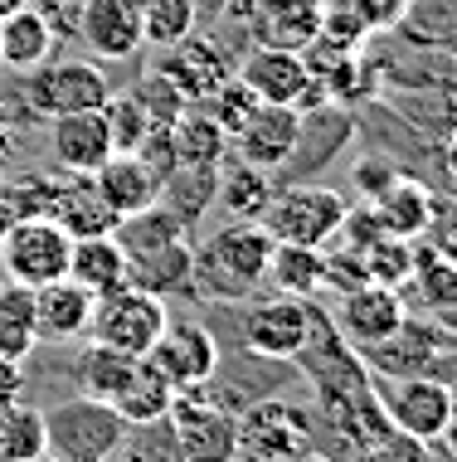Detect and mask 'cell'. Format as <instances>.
<instances>
[{"instance_id":"6da1fadb","label":"cell","mask_w":457,"mask_h":462,"mask_svg":"<svg viewBox=\"0 0 457 462\" xmlns=\"http://www.w3.org/2000/svg\"><path fill=\"white\" fill-rule=\"evenodd\" d=\"M268 263H273V234L258 219H233L195 248L190 287L200 297L243 302V297H253L268 282Z\"/></svg>"},{"instance_id":"7a4b0ae2","label":"cell","mask_w":457,"mask_h":462,"mask_svg":"<svg viewBox=\"0 0 457 462\" xmlns=\"http://www.w3.org/2000/svg\"><path fill=\"white\" fill-rule=\"evenodd\" d=\"M127 433V419L107 399L73 394L44 409V457L54 462H107Z\"/></svg>"},{"instance_id":"3957f363","label":"cell","mask_w":457,"mask_h":462,"mask_svg":"<svg viewBox=\"0 0 457 462\" xmlns=\"http://www.w3.org/2000/svg\"><path fill=\"white\" fill-rule=\"evenodd\" d=\"M316 448V423L292 399H253L239 409V457L243 462H306Z\"/></svg>"},{"instance_id":"277c9868","label":"cell","mask_w":457,"mask_h":462,"mask_svg":"<svg viewBox=\"0 0 457 462\" xmlns=\"http://www.w3.org/2000/svg\"><path fill=\"white\" fill-rule=\"evenodd\" d=\"M170 311L156 292H146L137 282H122L113 292L93 297V317H88V341L113 346L127 356H146L156 346V336L166 331Z\"/></svg>"},{"instance_id":"5b68a950","label":"cell","mask_w":457,"mask_h":462,"mask_svg":"<svg viewBox=\"0 0 457 462\" xmlns=\"http://www.w3.org/2000/svg\"><path fill=\"white\" fill-rule=\"evenodd\" d=\"M345 195L331 185H288L273 190V205L263 209V229L273 234V244H306V248H326V239L341 234L345 219Z\"/></svg>"},{"instance_id":"8992f818","label":"cell","mask_w":457,"mask_h":462,"mask_svg":"<svg viewBox=\"0 0 457 462\" xmlns=\"http://www.w3.org/2000/svg\"><path fill=\"white\" fill-rule=\"evenodd\" d=\"M73 234H64L49 215H20L0 234V268L20 287H44L54 278H69Z\"/></svg>"},{"instance_id":"52a82bcc","label":"cell","mask_w":457,"mask_h":462,"mask_svg":"<svg viewBox=\"0 0 457 462\" xmlns=\"http://www.w3.org/2000/svg\"><path fill=\"white\" fill-rule=\"evenodd\" d=\"M107 93H113L107 73L97 64H88V59H54L49 54L44 64L30 69V79H24V107L44 122L69 117V112L103 107Z\"/></svg>"},{"instance_id":"ba28073f","label":"cell","mask_w":457,"mask_h":462,"mask_svg":"<svg viewBox=\"0 0 457 462\" xmlns=\"http://www.w3.org/2000/svg\"><path fill=\"white\" fill-rule=\"evenodd\" d=\"M170 429L185 462H233L239 457V414L205 390H185L170 399Z\"/></svg>"},{"instance_id":"9c48e42d","label":"cell","mask_w":457,"mask_h":462,"mask_svg":"<svg viewBox=\"0 0 457 462\" xmlns=\"http://www.w3.org/2000/svg\"><path fill=\"white\" fill-rule=\"evenodd\" d=\"M146 360L166 374V384L176 394L205 390L219 370V341L209 327H200V321H166V331L156 336V346L146 351Z\"/></svg>"},{"instance_id":"30bf717a","label":"cell","mask_w":457,"mask_h":462,"mask_svg":"<svg viewBox=\"0 0 457 462\" xmlns=\"http://www.w3.org/2000/svg\"><path fill=\"white\" fill-rule=\"evenodd\" d=\"M379 409H385L394 433H409L418 443H438L452 423V399L434 374H404V380H394L385 399H379Z\"/></svg>"},{"instance_id":"8fae6325","label":"cell","mask_w":457,"mask_h":462,"mask_svg":"<svg viewBox=\"0 0 457 462\" xmlns=\"http://www.w3.org/2000/svg\"><path fill=\"white\" fill-rule=\"evenodd\" d=\"M73 34L83 40V49L93 59L127 64L146 44L142 40V5L137 0H83L78 20H73Z\"/></svg>"},{"instance_id":"7c38bea8","label":"cell","mask_w":457,"mask_h":462,"mask_svg":"<svg viewBox=\"0 0 457 462\" xmlns=\"http://www.w3.org/2000/svg\"><path fill=\"white\" fill-rule=\"evenodd\" d=\"M306 336H312V307L302 297H268L243 317V346L263 360H297Z\"/></svg>"},{"instance_id":"4fadbf2b","label":"cell","mask_w":457,"mask_h":462,"mask_svg":"<svg viewBox=\"0 0 457 462\" xmlns=\"http://www.w3.org/2000/svg\"><path fill=\"white\" fill-rule=\"evenodd\" d=\"M404 302H399V287H385V282H355L341 292V307H336V327H341V341L351 351H365V346L385 341L389 331L404 327Z\"/></svg>"},{"instance_id":"5bb4252c","label":"cell","mask_w":457,"mask_h":462,"mask_svg":"<svg viewBox=\"0 0 457 462\" xmlns=\"http://www.w3.org/2000/svg\"><path fill=\"white\" fill-rule=\"evenodd\" d=\"M297 132H302V112H297V107L258 103V107H253V117L243 122V127L233 132L229 142H233V152H239L243 166L278 171V166H288L292 146H297Z\"/></svg>"},{"instance_id":"9a60e30c","label":"cell","mask_w":457,"mask_h":462,"mask_svg":"<svg viewBox=\"0 0 457 462\" xmlns=\"http://www.w3.org/2000/svg\"><path fill=\"white\" fill-rule=\"evenodd\" d=\"M40 215H49L64 234H73V239H93V234H113L117 229V215L103 205L93 176L40 180Z\"/></svg>"},{"instance_id":"2e32d148","label":"cell","mask_w":457,"mask_h":462,"mask_svg":"<svg viewBox=\"0 0 457 462\" xmlns=\"http://www.w3.org/2000/svg\"><path fill=\"white\" fill-rule=\"evenodd\" d=\"M49 152H54V161L69 171V176H93L107 156H117L103 107L54 117V122H49Z\"/></svg>"},{"instance_id":"e0dca14e","label":"cell","mask_w":457,"mask_h":462,"mask_svg":"<svg viewBox=\"0 0 457 462\" xmlns=\"http://www.w3.org/2000/svg\"><path fill=\"white\" fill-rule=\"evenodd\" d=\"M355 356L365 360V370L389 374V380L428 374V370H434V360L443 356V331L428 327V321H409V317H404L399 331H389L385 341L365 346V351H355Z\"/></svg>"},{"instance_id":"ac0fdd59","label":"cell","mask_w":457,"mask_h":462,"mask_svg":"<svg viewBox=\"0 0 457 462\" xmlns=\"http://www.w3.org/2000/svg\"><path fill=\"white\" fill-rule=\"evenodd\" d=\"M239 79L249 83V93L258 103H282V107H297V97L306 93V83H312V64H306L302 49H253L249 59H243Z\"/></svg>"},{"instance_id":"d6986e66","label":"cell","mask_w":457,"mask_h":462,"mask_svg":"<svg viewBox=\"0 0 457 462\" xmlns=\"http://www.w3.org/2000/svg\"><path fill=\"white\" fill-rule=\"evenodd\" d=\"M190 268H195V244L190 234H170V239L132 244L127 248V282L146 292H190Z\"/></svg>"},{"instance_id":"ffe728a7","label":"cell","mask_w":457,"mask_h":462,"mask_svg":"<svg viewBox=\"0 0 457 462\" xmlns=\"http://www.w3.org/2000/svg\"><path fill=\"white\" fill-rule=\"evenodd\" d=\"M93 185H97L103 205L113 209L117 219L151 209V205H156V195H160V176H156L151 166H146L137 152H117V156H107L103 166L93 171Z\"/></svg>"},{"instance_id":"44dd1931","label":"cell","mask_w":457,"mask_h":462,"mask_svg":"<svg viewBox=\"0 0 457 462\" xmlns=\"http://www.w3.org/2000/svg\"><path fill=\"white\" fill-rule=\"evenodd\" d=\"M93 317V292H83L73 278H54L44 287H34V336L40 341H78L88 336Z\"/></svg>"},{"instance_id":"7402d4cb","label":"cell","mask_w":457,"mask_h":462,"mask_svg":"<svg viewBox=\"0 0 457 462\" xmlns=\"http://www.w3.org/2000/svg\"><path fill=\"white\" fill-rule=\"evenodd\" d=\"M160 73L180 88L185 103H205V97L215 93L233 69H229V59H224V49H219V44L200 40V34H185L180 44H170V59L160 64Z\"/></svg>"},{"instance_id":"603a6c76","label":"cell","mask_w":457,"mask_h":462,"mask_svg":"<svg viewBox=\"0 0 457 462\" xmlns=\"http://www.w3.org/2000/svg\"><path fill=\"white\" fill-rule=\"evenodd\" d=\"M258 40L273 49H306L321 34L326 0H253Z\"/></svg>"},{"instance_id":"cb8c5ba5","label":"cell","mask_w":457,"mask_h":462,"mask_svg":"<svg viewBox=\"0 0 457 462\" xmlns=\"http://www.w3.org/2000/svg\"><path fill=\"white\" fill-rule=\"evenodd\" d=\"M54 54V24H49L34 5H15L10 15H0V64L30 73Z\"/></svg>"},{"instance_id":"d4e9b609","label":"cell","mask_w":457,"mask_h":462,"mask_svg":"<svg viewBox=\"0 0 457 462\" xmlns=\"http://www.w3.org/2000/svg\"><path fill=\"white\" fill-rule=\"evenodd\" d=\"M69 278L83 292L103 297L113 287L127 282V248L117 244V234H93V239H73V258H69Z\"/></svg>"},{"instance_id":"484cf974","label":"cell","mask_w":457,"mask_h":462,"mask_svg":"<svg viewBox=\"0 0 457 462\" xmlns=\"http://www.w3.org/2000/svg\"><path fill=\"white\" fill-rule=\"evenodd\" d=\"M375 215H379V229L394 234V239H414L434 224V190L418 185L409 176H399L385 195L375 199Z\"/></svg>"},{"instance_id":"4316f807","label":"cell","mask_w":457,"mask_h":462,"mask_svg":"<svg viewBox=\"0 0 457 462\" xmlns=\"http://www.w3.org/2000/svg\"><path fill=\"white\" fill-rule=\"evenodd\" d=\"M215 190H219V166H176L166 180H160V205L176 215L185 229H195L209 205H215Z\"/></svg>"},{"instance_id":"83f0119b","label":"cell","mask_w":457,"mask_h":462,"mask_svg":"<svg viewBox=\"0 0 457 462\" xmlns=\"http://www.w3.org/2000/svg\"><path fill=\"white\" fill-rule=\"evenodd\" d=\"M268 282L278 287L282 297H312L326 287V254L306 244H273V263H268Z\"/></svg>"},{"instance_id":"f1b7e54d","label":"cell","mask_w":457,"mask_h":462,"mask_svg":"<svg viewBox=\"0 0 457 462\" xmlns=\"http://www.w3.org/2000/svg\"><path fill=\"white\" fill-rule=\"evenodd\" d=\"M170 399H176V390L166 384V374H160L151 360H137V370L127 374V384L113 394V409L127 423H151V419H166L170 414Z\"/></svg>"},{"instance_id":"f546056e","label":"cell","mask_w":457,"mask_h":462,"mask_svg":"<svg viewBox=\"0 0 457 462\" xmlns=\"http://www.w3.org/2000/svg\"><path fill=\"white\" fill-rule=\"evenodd\" d=\"M40 346L34 336V287L5 282L0 287V356L24 365V356Z\"/></svg>"},{"instance_id":"4dcf8cb0","label":"cell","mask_w":457,"mask_h":462,"mask_svg":"<svg viewBox=\"0 0 457 462\" xmlns=\"http://www.w3.org/2000/svg\"><path fill=\"white\" fill-rule=\"evenodd\" d=\"M170 146H176V166H219L229 152V136L209 122V112H190L185 107L170 122Z\"/></svg>"},{"instance_id":"1f68e13d","label":"cell","mask_w":457,"mask_h":462,"mask_svg":"<svg viewBox=\"0 0 457 462\" xmlns=\"http://www.w3.org/2000/svg\"><path fill=\"white\" fill-rule=\"evenodd\" d=\"M44 457V409L10 399L0 404V462H34Z\"/></svg>"},{"instance_id":"d6a6232c","label":"cell","mask_w":457,"mask_h":462,"mask_svg":"<svg viewBox=\"0 0 457 462\" xmlns=\"http://www.w3.org/2000/svg\"><path fill=\"white\" fill-rule=\"evenodd\" d=\"M273 176L258 166H233L229 176H219V190H215V205H224V215L233 219H263V209L273 205Z\"/></svg>"},{"instance_id":"836d02e7","label":"cell","mask_w":457,"mask_h":462,"mask_svg":"<svg viewBox=\"0 0 457 462\" xmlns=\"http://www.w3.org/2000/svg\"><path fill=\"white\" fill-rule=\"evenodd\" d=\"M137 360L142 356H127V351H113V346L88 341V351L78 356V384H83V394L107 399V404H113V394L127 384V374L137 370Z\"/></svg>"},{"instance_id":"e575fe53","label":"cell","mask_w":457,"mask_h":462,"mask_svg":"<svg viewBox=\"0 0 457 462\" xmlns=\"http://www.w3.org/2000/svg\"><path fill=\"white\" fill-rule=\"evenodd\" d=\"M107 462H185V453L176 443L170 419H151V423H127V433H122V443L113 448Z\"/></svg>"},{"instance_id":"d590c367","label":"cell","mask_w":457,"mask_h":462,"mask_svg":"<svg viewBox=\"0 0 457 462\" xmlns=\"http://www.w3.org/2000/svg\"><path fill=\"white\" fill-rule=\"evenodd\" d=\"M137 5H142V40L156 49L180 44L185 34H195V20H200L195 0H137Z\"/></svg>"},{"instance_id":"8d00e7d4","label":"cell","mask_w":457,"mask_h":462,"mask_svg":"<svg viewBox=\"0 0 457 462\" xmlns=\"http://www.w3.org/2000/svg\"><path fill=\"white\" fill-rule=\"evenodd\" d=\"M361 263H365V278L370 282L404 287V282L414 278V248H409V239H394V234H385V239H375V244L361 248Z\"/></svg>"},{"instance_id":"74e56055","label":"cell","mask_w":457,"mask_h":462,"mask_svg":"<svg viewBox=\"0 0 457 462\" xmlns=\"http://www.w3.org/2000/svg\"><path fill=\"white\" fill-rule=\"evenodd\" d=\"M127 93H132V103L146 112V122H151V127H170V122H176L180 112L190 107V103L180 97V88H176V83H170L160 69H151L146 79H137Z\"/></svg>"},{"instance_id":"f35d334b","label":"cell","mask_w":457,"mask_h":462,"mask_svg":"<svg viewBox=\"0 0 457 462\" xmlns=\"http://www.w3.org/2000/svg\"><path fill=\"white\" fill-rule=\"evenodd\" d=\"M253 107H258V97L249 93V83L239 79V73H229L224 83H219L215 93H209V122H215L224 136H233L243 127V122L253 117Z\"/></svg>"},{"instance_id":"ab89813d","label":"cell","mask_w":457,"mask_h":462,"mask_svg":"<svg viewBox=\"0 0 457 462\" xmlns=\"http://www.w3.org/2000/svg\"><path fill=\"white\" fill-rule=\"evenodd\" d=\"M103 117H107V132H113V152H137L142 136L151 132L146 112H142L137 103H132V93H107Z\"/></svg>"},{"instance_id":"60d3db41","label":"cell","mask_w":457,"mask_h":462,"mask_svg":"<svg viewBox=\"0 0 457 462\" xmlns=\"http://www.w3.org/2000/svg\"><path fill=\"white\" fill-rule=\"evenodd\" d=\"M434 443H418L409 439V433H385V439H375L370 448H361V453H351L345 462H434V453H428Z\"/></svg>"},{"instance_id":"b9f144b4","label":"cell","mask_w":457,"mask_h":462,"mask_svg":"<svg viewBox=\"0 0 457 462\" xmlns=\"http://www.w3.org/2000/svg\"><path fill=\"white\" fill-rule=\"evenodd\" d=\"M394 180H399V171H394L389 161H379V156H370V161H361V166H355V190L370 195V199H379Z\"/></svg>"},{"instance_id":"7bdbcfd3","label":"cell","mask_w":457,"mask_h":462,"mask_svg":"<svg viewBox=\"0 0 457 462\" xmlns=\"http://www.w3.org/2000/svg\"><path fill=\"white\" fill-rule=\"evenodd\" d=\"M345 5L355 10V20H361L365 30L370 24H394L404 15V0H345Z\"/></svg>"},{"instance_id":"ee69618b","label":"cell","mask_w":457,"mask_h":462,"mask_svg":"<svg viewBox=\"0 0 457 462\" xmlns=\"http://www.w3.org/2000/svg\"><path fill=\"white\" fill-rule=\"evenodd\" d=\"M24 394V370L15 365V360L0 356V404H10V399Z\"/></svg>"},{"instance_id":"f6af8a7d","label":"cell","mask_w":457,"mask_h":462,"mask_svg":"<svg viewBox=\"0 0 457 462\" xmlns=\"http://www.w3.org/2000/svg\"><path fill=\"white\" fill-rule=\"evenodd\" d=\"M428 374H434V380H443V390H448V399H452V414H457V356H438Z\"/></svg>"},{"instance_id":"bcb514c9","label":"cell","mask_w":457,"mask_h":462,"mask_svg":"<svg viewBox=\"0 0 457 462\" xmlns=\"http://www.w3.org/2000/svg\"><path fill=\"white\" fill-rule=\"evenodd\" d=\"M434 327H438V331H452V336H457V297H452L448 307H438V311H434Z\"/></svg>"},{"instance_id":"7dc6e473","label":"cell","mask_w":457,"mask_h":462,"mask_svg":"<svg viewBox=\"0 0 457 462\" xmlns=\"http://www.w3.org/2000/svg\"><path fill=\"white\" fill-rule=\"evenodd\" d=\"M195 5H215V10H224V5H233V0H195Z\"/></svg>"},{"instance_id":"c3c4849f","label":"cell","mask_w":457,"mask_h":462,"mask_svg":"<svg viewBox=\"0 0 457 462\" xmlns=\"http://www.w3.org/2000/svg\"><path fill=\"white\" fill-rule=\"evenodd\" d=\"M15 5H24V0H0V15H10Z\"/></svg>"},{"instance_id":"681fc988","label":"cell","mask_w":457,"mask_h":462,"mask_svg":"<svg viewBox=\"0 0 457 462\" xmlns=\"http://www.w3.org/2000/svg\"><path fill=\"white\" fill-rule=\"evenodd\" d=\"M448 161H452V166H457V146H452V152H448Z\"/></svg>"},{"instance_id":"f907efd6","label":"cell","mask_w":457,"mask_h":462,"mask_svg":"<svg viewBox=\"0 0 457 462\" xmlns=\"http://www.w3.org/2000/svg\"><path fill=\"white\" fill-rule=\"evenodd\" d=\"M434 462H457V457H452V453H448V457H434Z\"/></svg>"},{"instance_id":"816d5d0a","label":"cell","mask_w":457,"mask_h":462,"mask_svg":"<svg viewBox=\"0 0 457 462\" xmlns=\"http://www.w3.org/2000/svg\"><path fill=\"white\" fill-rule=\"evenodd\" d=\"M34 462H54V457H34Z\"/></svg>"}]
</instances>
